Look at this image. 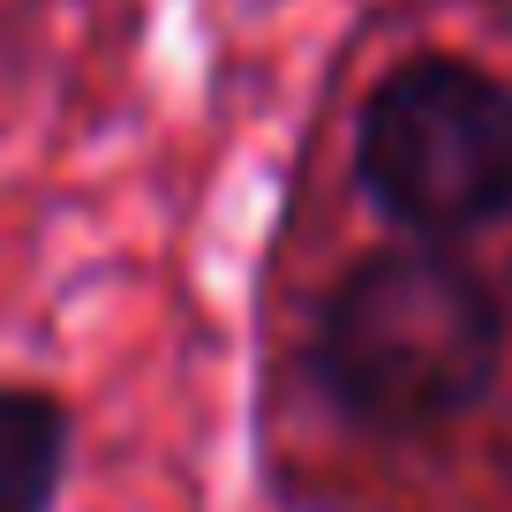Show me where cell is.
<instances>
[{"label": "cell", "mask_w": 512, "mask_h": 512, "mask_svg": "<svg viewBox=\"0 0 512 512\" xmlns=\"http://www.w3.org/2000/svg\"><path fill=\"white\" fill-rule=\"evenodd\" d=\"M505 317L497 294L437 241L362 256L317 324V377L369 430H430L490 392Z\"/></svg>", "instance_id": "cell-1"}, {"label": "cell", "mask_w": 512, "mask_h": 512, "mask_svg": "<svg viewBox=\"0 0 512 512\" xmlns=\"http://www.w3.org/2000/svg\"><path fill=\"white\" fill-rule=\"evenodd\" d=\"M354 174L415 241H460L512 211V91L452 53L392 68L362 106Z\"/></svg>", "instance_id": "cell-2"}, {"label": "cell", "mask_w": 512, "mask_h": 512, "mask_svg": "<svg viewBox=\"0 0 512 512\" xmlns=\"http://www.w3.org/2000/svg\"><path fill=\"white\" fill-rule=\"evenodd\" d=\"M68 460V415L46 392H0V512H46Z\"/></svg>", "instance_id": "cell-3"}]
</instances>
